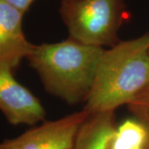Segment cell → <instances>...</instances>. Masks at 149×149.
<instances>
[{
	"instance_id": "cell-7",
	"label": "cell",
	"mask_w": 149,
	"mask_h": 149,
	"mask_svg": "<svg viewBox=\"0 0 149 149\" xmlns=\"http://www.w3.org/2000/svg\"><path fill=\"white\" fill-rule=\"evenodd\" d=\"M116 128L113 111L89 114L79 128L73 149H109Z\"/></svg>"
},
{
	"instance_id": "cell-4",
	"label": "cell",
	"mask_w": 149,
	"mask_h": 149,
	"mask_svg": "<svg viewBox=\"0 0 149 149\" xmlns=\"http://www.w3.org/2000/svg\"><path fill=\"white\" fill-rule=\"evenodd\" d=\"M89 116L85 110L53 121H45L12 139L0 143V149H73L79 128Z\"/></svg>"
},
{
	"instance_id": "cell-8",
	"label": "cell",
	"mask_w": 149,
	"mask_h": 149,
	"mask_svg": "<svg viewBox=\"0 0 149 149\" xmlns=\"http://www.w3.org/2000/svg\"><path fill=\"white\" fill-rule=\"evenodd\" d=\"M148 123L137 118H128L117 126L109 149H144L148 139Z\"/></svg>"
},
{
	"instance_id": "cell-5",
	"label": "cell",
	"mask_w": 149,
	"mask_h": 149,
	"mask_svg": "<svg viewBox=\"0 0 149 149\" xmlns=\"http://www.w3.org/2000/svg\"><path fill=\"white\" fill-rule=\"evenodd\" d=\"M11 65L0 61V110L13 125H34L47 113L39 99L14 78Z\"/></svg>"
},
{
	"instance_id": "cell-1",
	"label": "cell",
	"mask_w": 149,
	"mask_h": 149,
	"mask_svg": "<svg viewBox=\"0 0 149 149\" xmlns=\"http://www.w3.org/2000/svg\"><path fill=\"white\" fill-rule=\"evenodd\" d=\"M149 84V34L120 41L105 49L83 110L113 111L127 104Z\"/></svg>"
},
{
	"instance_id": "cell-6",
	"label": "cell",
	"mask_w": 149,
	"mask_h": 149,
	"mask_svg": "<svg viewBox=\"0 0 149 149\" xmlns=\"http://www.w3.org/2000/svg\"><path fill=\"white\" fill-rule=\"evenodd\" d=\"M23 13L5 0H0V61L16 68L32 52L30 43L22 31Z\"/></svg>"
},
{
	"instance_id": "cell-2",
	"label": "cell",
	"mask_w": 149,
	"mask_h": 149,
	"mask_svg": "<svg viewBox=\"0 0 149 149\" xmlns=\"http://www.w3.org/2000/svg\"><path fill=\"white\" fill-rule=\"evenodd\" d=\"M104 51L69 37L35 45L27 59L48 93L74 104L86 100Z\"/></svg>"
},
{
	"instance_id": "cell-10",
	"label": "cell",
	"mask_w": 149,
	"mask_h": 149,
	"mask_svg": "<svg viewBox=\"0 0 149 149\" xmlns=\"http://www.w3.org/2000/svg\"><path fill=\"white\" fill-rule=\"evenodd\" d=\"M7 3L16 8L17 9L21 11L22 13L24 14L27 12L30 6L34 2V0H5Z\"/></svg>"
},
{
	"instance_id": "cell-3",
	"label": "cell",
	"mask_w": 149,
	"mask_h": 149,
	"mask_svg": "<svg viewBox=\"0 0 149 149\" xmlns=\"http://www.w3.org/2000/svg\"><path fill=\"white\" fill-rule=\"evenodd\" d=\"M61 18L70 38L85 45L113 47L128 13L123 0H61Z\"/></svg>"
},
{
	"instance_id": "cell-11",
	"label": "cell",
	"mask_w": 149,
	"mask_h": 149,
	"mask_svg": "<svg viewBox=\"0 0 149 149\" xmlns=\"http://www.w3.org/2000/svg\"><path fill=\"white\" fill-rule=\"evenodd\" d=\"M148 128H149V123H148ZM144 149H149V134H148V141H147V143H146V146H145Z\"/></svg>"
},
{
	"instance_id": "cell-9",
	"label": "cell",
	"mask_w": 149,
	"mask_h": 149,
	"mask_svg": "<svg viewBox=\"0 0 149 149\" xmlns=\"http://www.w3.org/2000/svg\"><path fill=\"white\" fill-rule=\"evenodd\" d=\"M135 118L149 123V84L128 104Z\"/></svg>"
}]
</instances>
